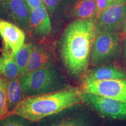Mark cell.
<instances>
[{"label": "cell", "instance_id": "1", "mask_svg": "<svg viewBox=\"0 0 126 126\" xmlns=\"http://www.w3.org/2000/svg\"><path fill=\"white\" fill-rule=\"evenodd\" d=\"M96 34L94 19H74L61 33L58 45L60 57L72 76L79 77L87 71Z\"/></svg>", "mask_w": 126, "mask_h": 126}, {"label": "cell", "instance_id": "2", "mask_svg": "<svg viewBox=\"0 0 126 126\" xmlns=\"http://www.w3.org/2000/svg\"><path fill=\"white\" fill-rule=\"evenodd\" d=\"M81 94L78 88L68 87L57 92L27 96L12 113L37 122L81 103Z\"/></svg>", "mask_w": 126, "mask_h": 126}, {"label": "cell", "instance_id": "3", "mask_svg": "<svg viewBox=\"0 0 126 126\" xmlns=\"http://www.w3.org/2000/svg\"><path fill=\"white\" fill-rule=\"evenodd\" d=\"M20 83L27 96L50 94L68 88L64 77L54 65L25 74L20 77Z\"/></svg>", "mask_w": 126, "mask_h": 126}, {"label": "cell", "instance_id": "4", "mask_svg": "<svg viewBox=\"0 0 126 126\" xmlns=\"http://www.w3.org/2000/svg\"><path fill=\"white\" fill-rule=\"evenodd\" d=\"M122 46L118 32L97 33L92 45L89 63L96 67L114 62L122 55Z\"/></svg>", "mask_w": 126, "mask_h": 126}, {"label": "cell", "instance_id": "5", "mask_svg": "<svg viewBox=\"0 0 126 126\" xmlns=\"http://www.w3.org/2000/svg\"><path fill=\"white\" fill-rule=\"evenodd\" d=\"M31 9L26 0H0V19L10 22L30 34Z\"/></svg>", "mask_w": 126, "mask_h": 126}, {"label": "cell", "instance_id": "6", "mask_svg": "<svg viewBox=\"0 0 126 126\" xmlns=\"http://www.w3.org/2000/svg\"><path fill=\"white\" fill-rule=\"evenodd\" d=\"M81 91L126 102V79L84 81Z\"/></svg>", "mask_w": 126, "mask_h": 126}, {"label": "cell", "instance_id": "7", "mask_svg": "<svg viewBox=\"0 0 126 126\" xmlns=\"http://www.w3.org/2000/svg\"><path fill=\"white\" fill-rule=\"evenodd\" d=\"M81 96L83 101L91 105L105 117L126 120V102L82 92Z\"/></svg>", "mask_w": 126, "mask_h": 126}, {"label": "cell", "instance_id": "8", "mask_svg": "<svg viewBox=\"0 0 126 126\" xmlns=\"http://www.w3.org/2000/svg\"><path fill=\"white\" fill-rule=\"evenodd\" d=\"M126 16V0L111 3L96 20L97 33L109 32H118L122 31Z\"/></svg>", "mask_w": 126, "mask_h": 126}, {"label": "cell", "instance_id": "9", "mask_svg": "<svg viewBox=\"0 0 126 126\" xmlns=\"http://www.w3.org/2000/svg\"><path fill=\"white\" fill-rule=\"evenodd\" d=\"M52 32L51 19L44 4L31 10L29 35L42 42L48 38Z\"/></svg>", "mask_w": 126, "mask_h": 126}, {"label": "cell", "instance_id": "10", "mask_svg": "<svg viewBox=\"0 0 126 126\" xmlns=\"http://www.w3.org/2000/svg\"><path fill=\"white\" fill-rule=\"evenodd\" d=\"M0 36L4 42L2 48L11 52L14 57L25 44L26 33L17 25L0 19Z\"/></svg>", "mask_w": 126, "mask_h": 126}, {"label": "cell", "instance_id": "11", "mask_svg": "<svg viewBox=\"0 0 126 126\" xmlns=\"http://www.w3.org/2000/svg\"><path fill=\"white\" fill-rule=\"evenodd\" d=\"M53 65V56L51 50L43 44L33 43L32 50L24 75L37 69Z\"/></svg>", "mask_w": 126, "mask_h": 126}, {"label": "cell", "instance_id": "12", "mask_svg": "<svg viewBox=\"0 0 126 126\" xmlns=\"http://www.w3.org/2000/svg\"><path fill=\"white\" fill-rule=\"evenodd\" d=\"M96 17V0H75L69 6L65 18L72 19H90Z\"/></svg>", "mask_w": 126, "mask_h": 126}, {"label": "cell", "instance_id": "13", "mask_svg": "<svg viewBox=\"0 0 126 126\" xmlns=\"http://www.w3.org/2000/svg\"><path fill=\"white\" fill-rule=\"evenodd\" d=\"M126 79V72L111 64L96 66L86 74L84 81H105Z\"/></svg>", "mask_w": 126, "mask_h": 126}, {"label": "cell", "instance_id": "14", "mask_svg": "<svg viewBox=\"0 0 126 126\" xmlns=\"http://www.w3.org/2000/svg\"><path fill=\"white\" fill-rule=\"evenodd\" d=\"M27 97L22 87L20 77L8 81L7 91V107L8 113L13 112L18 105Z\"/></svg>", "mask_w": 126, "mask_h": 126}, {"label": "cell", "instance_id": "15", "mask_svg": "<svg viewBox=\"0 0 126 126\" xmlns=\"http://www.w3.org/2000/svg\"><path fill=\"white\" fill-rule=\"evenodd\" d=\"M0 75L8 81L21 77L19 69L11 52L4 48L0 57Z\"/></svg>", "mask_w": 126, "mask_h": 126}, {"label": "cell", "instance_id": "16", "mask_svg": "<svg viewBox=\"0 0 126 126\" xmlns=\"http://www.w3.org/2000/svg\"><path fill=\"white\" fill-rule=\"evenodd\" d=\"M75 0H43L51 19L52 26L65 18L68 8Z\"/></svg>", "mask_w": 126, "mask_h": 126}, {"label": "cell", "instance_id": "17", "mask_svg": "<svg viewBox=\"0 0 126 126\" xmlns=\"http://www.w3.org/2000/svg\"><path fill=\"white\" fill-rule=\"evenodd\" d=\"M32 47L33 43H25L14 56V59L19 69L21 76L24 75Z\"/></svg>", "mask_w": 126, "mask_h": 126}, {"label": "cell", "instance_id": "18", "mask_svg": "<svg viewBox=\"0 0 126 126\" xmlns=\"http://www.w3.org/2000/svg\"><path fill=\"white\" fill-rule=\"evenodd\" d=\"M36 123L14 113L8 114L0 120V126H35Z\"/></svg>", "mask_w": 126, "mask_h": 126}, {"label": "cell", "instance_id": "19", "mask_svg": "<svg viewBox=\"0 0 126 126\" xmlns=\"http://www.w3.org/2000/svg\"><path fill=\"white\" fill-rule=\"evenodd\" d=\"M8 81L0 75V120L8 114L7 107Z\"/></svg>", "mask_w": 126, "mask_h": 126}, {"label": "cell", "instance_id": "20", "mask_svg": "<svg viewBox=\"0 0 126 126\" xmlns=\"http://www.w3.org/2000/svg\"><path fill=\"white\" fill-rule=\"evenodd\" d=\"M87 118L83 115H70L65 126H89Z\"/></svg>", "mask_w": 126, "mask_h": 126}, {"label": "cell", "instance_id": "21", "mask_svg": "<svg viewBox=\"0 0 126 126\" xmlns=\"http://www.w3.org/2000/svg\"><path fill=\"white\" fill-rule=\"evenodd\" d=\"M96 20L102 12L111 4L110 0H96Z\"/></svg>", "mask_w": 126, "mask_h": 126}, {"label": "cell", "instance_id": "22", "mask_svg": "<svg viewBox=\"0 0 126 126\" xmlns=\"http://www.w3.org/2000/svg\"><path fill=\"white\" fill-rule=\"evenodd\" d=\"M31 10L43 5V0H26Z\"/></svg>", "mask_w": 126, "mask_h": 126}, {"label": "cell", "instance_id": "23", "mask_svg": "<svg viewBox=\"0 0 126 126\" xmlns=\"http://www.w3.org/2000/svg\"><path fill=\"white\" fill-rule=\"evenodd\" d=\"M122 56L124 64L126 65V35L124 37L123 40Z\"/></svg>", "mask_w": 126, "mask_h": 126}, {"label": "cell", "instance_id": "24", "mask_svg": "<svg viewBox=\"0 0 126 126\" xmlns=\"http://www.w3.org/2000/svg\"><path fill=\"white\" fill-rule=\"evenodd\" d=\"M122 32L123 33L124 35H126V18H125V20H124V24H123V28H122Z\"/></svg>", "mask_w": 126, "mask_h": 126}, {"label": "cell", "instance_id": "25", "mask_svg": "<svg viewBox=\"0 0 126 126\" xmlns=\"http://www.w3.org/2000/svg\"><path fill=\"white\" fill-rule=\"evenodd\" d=\"M120 1V0H110V1H111V3L116 2V1Z\"/></svg>", "mask_w": 126, "mask_h": 126}]
</instances>
